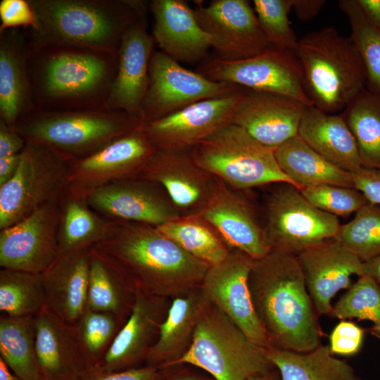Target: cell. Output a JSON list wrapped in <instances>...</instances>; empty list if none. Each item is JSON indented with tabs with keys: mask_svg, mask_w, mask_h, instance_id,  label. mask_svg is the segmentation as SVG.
<instances>
[{
	"mask_svg": "<svg viewBox=\"0 0 380 380\" xmlns=\"http://www.w3.org/2000/svg\"><path fill=\"white\" fill-rule=\"evenodd\" d=\"M27 65L36 108H99L106 106L111 90L118 51L37 44L28 40Z\"/></svg>",
	"mask_w": 380,
	"mask_h": 380,
	"instance_id": "1",
	"label": "cell"
},
{
	"mask_svg": "<svg viewBox=\"0 0 380 380\" xmlns=\"http://www.w3.org/2000/svg\"><path fill=\"white\" fill-rule=\"evenodd\" d=\"M248 284L272 347L308 352L322 344L319 316L297 255L271 251L255 260Z\"/></svg>",
	"mask_w": 380,
	"mask_h": 380,
	"instance_id": "2",
	"label": "cell"
},
{
	"mask_svg": "<svg viewBox=\"0 0 380 380\" xmlns=\"http://www.w3.org/2000/svg\"><path fill=\"white\" fill-rule=\"evenodd\" d=\"M95 247L116 260L137 289L166 298L200 288L210 267L156 227L144 223L118 221Z\"/></svg>",
	"mask_w": 380,
	"mask_h": 380,
	"instance_id": "3",
	"label": "cell"
},
{
	"mask_svg": "<svg viewBox=\"0 0 380 380\" xmlns=\"http://www.w3.org/2000/svg\"><path fill=\"white\" fill-rule=\"evenodd\" d=\"M37 20L28 40L118 51L127 30L146 15L140 0H28Z\"/></svg>",
	"mask_w": 380,
	"mask_h": 380,
	"instance_id": "4",
	"label": "cell"
},
{
	"mask_svg": "<svg viewBox=\"0 0 380 380\" xmlns=\"http://www.w3.org/2000/svg\"><path fill=\"white\" fill-rule=\"evenodd\" d=\"M295 53L300 63L306 94L312 106L336 114L366 89L362 58L351 39L328 26L298 39Z\"/></svg>",
	"mask_w": 380,
	"mask_h": 380,
	"instance_id": "5",
	"label": "cell"
},
{
	"mask_svg": "<svg viewBox=\"0 0 380 380\" xmlns=\"http://www.w3.org/2000/svg\"><path fill=\"white\" fill-rule=\"evenodd\" d=\"M142 125L139 119L126 112L106 106L57 111L35 108L23 115L14 129L26 141L44 145L75 160Z\"/></svg>",
	"mask_w": 380,
	"mask_h": 380,
	"instance_id": "6",
	"label": "cell"
},
{
	"mask_svg": "<svg viewBox=\"0 0 380 380\" xmlns=\"http://www.w3.org/2000/svg\"><path fill=\"white\" fill-rule=\"evenodd\" d=\"M267 349L253 343L229 317L208 303L189 349L173 366H195L215 380H247L274 368Z\"/></svg>",
	"mask_w": 380,
	"mask_h": 380,
	"instance_id": "7",
	"label": "cell"
},
{
	"mask_svg": "<svg viewBox=\"0 0 380 380\" xmlns=\"http://www.w3.org/2000/svg\"><path fill=\"white\" fill-rule=\"evenodd\" d=\"M189 153L200 167L234 190L280 183L299 189L281 169L274 151L236 125H227Z\"/></svg>",
	"mask_w": 380,
	"mask_h": 380,
	"instance_id": "8",
	"label": "cell"
},
{
	"mask_svg": "<svg viewBox=\"0 0 380 380\" xmlns=\"http://www.w3.org/2000/svg\"><path fill=\"white\" fill-rule=\"evenodd\" d=\"M72 161L49 147L26 141L15 174L0 186V229L60 196L68 186Z\"/></svg>",
	"mask_w": 380,
	"mask_h": 380,
	"instance_id": "9",
	"label": "cell"
},
{
	"mask_svg": "<svg viewBox=\"0 0 380 380\" xmlns=\"http://www.w3.org/2000/svg\"><path fill=\"white\" fill-rule=\"evenodd\" d=\"M262 225L271 251L298 255L334 238L341 224L336 216L309 203L297 187L280 183L267 198Z\"/></svg>",
	"mask_w": 380,
	"mask_h": 380,
	"instance_id": "10",
	"label": "cell"
},
{
	"mask_svg": "<svg viewBox=\"0 0 380 380\" xmlns=\"http://www.w3.org/2000/svg\"><path fill=\"white\" fill-rule=\"evenodd\" d=\"M199 73L210 80L257 91L283 95L313 106L305 89L300 63L295 51L272 45L253 57L236 61L205 59Z\"/></svg>",
	"mask_w": 380,
	"mask_h": 380,
	"instance_id": "11",
	"label": "cell"
},
{
	"mask_svg": "<svg viewBox=\"0 0 380 380\" xmlns=\"http://www.w3.org/2000/svg\"><path fill=\"white\" fill-rule=\"evenodd\" d=\"M185 68L161 51H154L148 66V84L142 106L144 124L196 102L240 89Z\"/></svg>",
	"mask_w": 380,
	"mask_h": 380,
	"instance_id": "12",
	"label": "cell"
},
{
	"mask_svg": "<svg viewBox=\"0 0 380 380\" xmlns=\"http://www.w3.org/2000/svg\"><path fill=\"white\" fill-rule=\"evenodd\" d=\"M240 89L189 105L144 125L158 151H190L194 146L232 124L237 106L246 93Z\"/></svg>",
	"mask_w": 380,
	"mask_h": 380,
	"instance_id": "13",
	"label": "cell"
},
{
	"mask_svg": "<svg viewBox=\"0 0 380 380\" xmlns=\"http://www.w3.org/2000/svg\"><path fill=\"white\" fill-rule=\"evenodd\" d=\"M254 259L231 249L227 257L208 268L201 289L210 303L229 317L253 343L272 346L255 310L248 279Z\"/></svg>",
	"mask_w": 380,
	"mask_h": 380,
	"instance_id": "14",
	"label": "cell"
},
{
	"mask_svg": "<svg viewBox=\"0 0 380 380\" xmlns=\"http://www.w3.org/2000/svg\"><path fill=\"white\" fill-rule=\"evenodd\" d=\"M157 149L144 125L71 163L67 188L87 196L110 183L139 177Z\"/></svg>",
	"mask_w": 380,
	"mask_h": 380,
	"instance_id": "15",
	"label": "cell"
},
{
	"mask_svg": "<svg viewBox=\"0 0 380 380\" xmlns=\"http://www.w3.org/2000/svg\"><path fill=\"white\" fill-rule=\"evenodd\" d=\"M61 196L0 229L1 268L42 274L53 262L58 253Z\"/></svg>",
	"mask_w": 380,
	"mask_h": 380,
	"instance_id": "16",
	"label": "cell"
},
{
	"mask_svg": "<svg viewBox=\"0 0 380 380\" xmlns=\"http://www.w3.org/2000/svg\"><path fill=\"white\" fill-rule=\"evenodd\" d=\"M194 10L201 27L212 36L220 58L246 59L270 46L247 0H214Z\"/></svg>",
	"mask_w": 380,
	"mask_h": 380,
	"instance_id": "17",
	"label": "cell"
},
{
	"mask_svg": "<svg viewBox=\"0 0 380 380\" xmlns=\"http://www.w3.org/2000/svg\"><path fill=\"white\" fill-rule=\"evenodd\" d=\"M87 201L97 213L114 221L158 227L180 217L163 188L141 177L99 187L87 196Z\"/></svg>",
	"mask_w": 380,
	"mask_h": 380,
	"instance_id": "18",
	"label": "cell"
},
{
	"mask_svg": "<svg viewBox=\"0 0 380 380\" xmlns=\"http://www.w3.org/2000/svg\"><path fill=\"white\" fill-rule=\"evenodd\" d=\"M139 177L160 185L180 216L198 215L217 183L194 162L189 151L157 150Z\"/></svg>",
	"mask_w": 380,
	"mask_h": 380,
	"instance_id": "19",
	"label": "cell"
},
{
	"mask_svg": "<svg viewBox=\"0 0 380 380\" xmlns=\"http://www.w3.org/2000/svg\"><path fill=\"white\" fill-rule=\"evenodd\" d=\"M168 299L137 289L130 315L105 355L94 367L116 372L146 363L157 340L160 324L166 316Z\"/></svg>",
	"mask_w": 380,
	"mask_h": 380,
	"instance_id": "20",
	"label": "cell"
},
{
	"mask_svg": "<svg viewBox=\"0 0 380 380\" xmlns=\"http://www.w3.org/2000/svg\"><path fill=\"white\" fill-rule=\"evenodd\" d=\"M297 257L319 316H330L336 293L351 286L353 275L364 274L363 262L334 238L306 248Z\"/></svg>",
	"mask_w": 380,
	"mask_h": 380,
	"instance_id": "21",
	"label": "cell"
},
{
	"mask_svg": "<svg viewBox=\"0 0 380 380\" xmlns=\"http://www.w3.org/2000/svg\"><path fill=\"white\" fill-rule=\"evenodd\" d=\"M198 215L216 230L230 249L241 251L254 260L271 251L262 223L252 205L239 191L220 179L212 197Z\"/></svg>",
	"mask_w": 380,
	"mask_h": 380,
	"instance_id": "22",
	"label": "cell"
},
{
	"mask_svg": "<svg viewBox=\"0 0 380 380\" xmlns=\"http://www.w3.org/2000/svg\"><path fill=\"white\" fill-rule=\"evenodd\" d=\"M309 107L280 94L247 89L232 120L262 144L275 150L298 136L303 115Z\"/></svg>",
	"mask_w": 380,
	"mask_h": 380,
	"instance_id": "23",
	"label": "cell"
},
{
	"mask_svg": "<svg viewBox=\"0 0 380 380\" xmlns=\"http://www.w3.org/2000/svg\"><path fill=\"white\" fill-rule=\"evenodd\" d=\"M155 44L152 34L147 31L146 18L144 15L122 39L117 73L106 108L126 112L142 122V106L148 84V66Z\"/></svg>",
	"mask_w": 380,
	"mask_h": 380,
	"instance_id": "24",
	"label": "cell"
},
{
	"mask_svg": "<svg viewBox=\"0 0 380 380\" xmlns=\"http://www.w3.org/2000/svg\"><path fill=\"white\" fill-rule=\"evenodd\" d=\"M152 36L161 51L180 63L205 58L214 42L200 25L194 8L184 0H152Z\"/></svg>",
	"mask_w": 380,
	"mask_h": 380,
	"instance_id": "25",
	"label": "cell"
},
{
	"mask_svg": "<svg viewBox=\"0 0 380 380\" xmlns=\"http://www.w3.org/2000/svg\"><path fill=\"white\" fill-rule=\"evenodd\" d=\"M34 318L36 350L44 380H81L89 368L73 325L46 306Z\"/></svg>",
	"mask_w": 380,
	"mask_h": 380,
	"instance_id": "26",
	"label": "cell"
},
{
	"mask_svg": "<svg viewBox=\"0 0 380 380\" xmlns=\"http://www.w3.org/2000/svg\"><path fill=\"white\" fill-rule=\"evenodd\" d=\"M28 38L23 28L0 32V120L14 129L35 108L27 65Z\"/></svg>",
	"mask_w": 380,
	"mask_h": 380,
	"instance_id": "27",
	"label": "cell"
},
{
	"mask_svg": "<svg viewBox=\"0 0 380 380\" xmlns=\"http://www.w3.org/2000/svg\"><path fill=\"white\" fill-rule=\"evenodd\" d=\"M90 250L58 255L42 273L45 306L72 325L87 308Z\"/></svg>",
	"mask_w": 380,
	"mask_h": 380,
	"instance_id": "28",
	"label": "cell"
},
{
	"mask_svg": "<svg viewBox=\"0 0 380 380\" xmlns=\"http://www.w3.org/2000/svg\"><path fill=\"white\" fill-rule=\"evenodd\" d=\"M208 303L201 287L172 298L145 365L160 369L173 366L189 349Z\"/></svg>",
	"mask_w": 380,
	"mask_h": 380,
	"instance_id": "29",
	"label": "cell"
},
{
	"mask_svg": "<svg viewBox=\"0 0 380 380\" xmlns=\"http://www.w3.org/2000/svg\"><path fill=\"white\" fill-rule=\"evenodd\" d=\"M298 135L315 151L338 167L354 172L362 167L355 139L342 115L309 106Z\"/></svg>",
	"mask_w": 380,
	"mask_h": 380,
	"instance_id": "30",
	"label": "cell"
},
{
	"mask_svg": "<svg viewBox=\"0 0 380 380\" xmlns=\"http://www.w3.org/2000/svg\"><path fill=\"white\" fill-rule=\"evenodd\" d=\"M118 222L94 210L87 196L66 188L60 198L58 255L91 249L112 233Z\"/></svg>",
	"mask_w": 380,
	"mask_h": 380,
	"instance_id": "31",
	"label": "cell"
},
{
	"mask_svg": "<svg viewBox=\"0 0 380 380\" xmlns=\"http://www.w3.org/2000/svg\"><path fill=\"white\" fill-rule=\"evenodd\" d=\"M137 289L111 256L94 247L89 253L87 308L127 318Z\"/></svg>",
	"mask_w": 380,
	"mask_h": 380,
	"instance_id": "32",
	"label": "cell"
},
{
	"mask_svg": "<svg viewBox=\"0 0 380 380\" xmlns=\"http://www.w3.org/2000/svg\"><path fill=\"white\" fill-rule=\"evenodd\" d=\"M274 151L281 169L300 190L322 184L355 188L352 172L327 160L298 135Z\"/></svg>",
	"mask_w": 380,
	"mask_h": 380,
	"instance_id": "33",
	"label": "cell"
},
{
	"mask_svg": "<svg viewBox=\"0 0 380 380\" xmlns=\"http://www.w3.org/2000/svg\"><path fill=\"white\" fill-rule=\"evenodd\" d=\"M267 354L281 380H361L349 364L334 355L327 345L321 344L308 352L270 347Z\"/></svg>",
	"mask_w": 380,
	"mask_h": 380,
	"instance_id": "34",
	"label": "cell"
},
{
	"mask_svg": "<svg viewBox=\"0 0 380 380\" xmlns=\"http://www.w3.org/2000/svg\"><path fill=\"white\" fill-rule=\"evenodd\" d=\"M34 317L0 315V358L22 380H44L36 350Z\"/></svg>",
	"mask_w": 380,
	"mask_h": 380,
	"instance_id": "35",
	"label": "cell"
},
{
	"mask_svg": "<svg viewBox=\"0 0 380 380\" xmlns=\"http://www.w3.org/2000/svg\"><path fill=\"white\" fill-rule=\"evenodd\" d=\"M341 115L355 139L362 167L380 170V94L365 89Z\"/></svg>",
	"mask_w": 380,
	"mask_h": 380,
	"instance_id": "36",
	"label": "cell"
},
{
	"mask_svg": "<svg viewBox=\"0 0 380 380\" xmlns=\"http://www.w3.org/2000/svg\"><path fill=\"white\" fill-rule=\"evenodd\" d=\"M156 227L189 254L210 266L223 261L231 250L199 215L180 216Z\"/></svg>",
	"mask_w": 380,
	"mask_h": 380,
	"instance_id": "37",
	"label": "cell"
},
{
	"mask_svg": "<svg viewBox=\"0 0 380 380\" xmlns=\"http://www.w3.org/2000/svg\"><path fill=\"white\" fill-rule=\"evenodd\" d=\"M44 306L42 274L1 268V314L12 317H35Z\"/></svg>",
	"mask_w": 380,
	"mask_h": 380,
	"instance_id": "38",
	"label": "cell"
},
{
	"mask_svg": "<svg viewBox=\"0 0 380 380\" xmlns=\"http://www.w3.org/2000/svg\"><path fill=\"white\" fill-rule=\"evenodd\" d=\"M338 6L350 23V38L365 65L366 89L380 94V30L367 20L356 0H341Z\"/></svg>",
	"mask_w": 380,
	"mask_h": 380,
	"instance_id": "39",
	"label": "cell"
},
{
	"mask_svg": "<svg viewBox=\"0 0 380 380\" xmlns=\"http://www.w3.org/2000/svg\"><path fill=\"white\" fill-rule=\"evenodd\" d=\"M127 318L87 308L73 324L89 368L98 365Z\"/></svg>",
	"mask_w": 380,
	"mask_h": 380,
	"instance_id": "40",
	"label": "cell"
},
{
	"mask_svg": "<svg viewBox=\"0 0 380 380\" xmlns=\"http://www.w3.org/2000/svg\"><path fill=\"white\" fill-rule=\"evenodd\" d=\"M330 316L341 320L369 321L372 327L369 332L380 340V286L369 276L358 277L333 305Z\"/></svg>",
	"mask_w": 380,
	"mask_h": 380,
	"instance_id": "41",
	"label": "cell"
},
{
	"mask_svg": "<svg viewBox=\"0 0 380 380\" xmlns=\"http://www.w3.org/2000/svg\"><path fill=\"white\" fill-rule=\"evenodd\" d=\"M362 262L380 254V205L369 203L355 217L341 224L334 236Z\"/></svg>",
	"mask_w": 380,
	"mask_h": 380,
	"instance_id": "42",
	"label": "cell"
},
{
	"mask_svg": "<svg viewBox=\"0 0 380 380\" xmlns=\"http://www.w3.org/2000/svg\"><path fill=\"white\" fill-rule=\"evenodd\" d=\"M253 9L270 45L295 51L298 39L290 25L293 0H254Z\"/></svg>",
	"mask_w": 380,
	"mask_h": 380,
	"instance_id": "43",
	"label": "cell"
},
{
	"mask_svg": "<svg viewBox=\"0 0 380 380\" xmlns=\"http://www.w3.org/2000/svg\"><path fill=\"white\" fill-rule=\"evenodd\" d=\"M303 196L312 205L336 217H346L356 213L369 202L355 188L331 184L303 187Z\"/></svg>",
	"mask_w": 380,
	"mask_h": 380,
	"instance_id": "44",
	"label": "cell"
},
{
	"mask_svg": "<svg viewBox=\"0 0 380 380\" xmlns=\"http://www.w3.org/2000/svg\"><path fill=\"white\" fill-rule=\"evenodd\" d=\"M366 330L348 319L341 320L329 335V348L334 355L351 356L361 349Z\"/></svg>",
	"mask_w": 380,
	"mask_h": 380,
	"instance_id": "45",
	"label": "cell"
},
{
	"mask_svg": "<svg viewBox=\"0 0 380 380\" xmlns=\"http://www.w3.org/2000/svg\"><path fill=\"white\" fill-rule=\"evenodd\" d=\"M0 19V32L13 28L37 29V20L28 0H1Z\"/></svg>",
	"mask_w": 380,
	"mask_h": 380,
	"instance_id": "46",
	"label": "cell"
},
{
	"mask_svg": "<svg viewBox=\"0 0 380 380\" xmlns=\"http://www.w3.org/2000/svg\"><path fill=\"white\" fill-rule=\"evenodd\" d=\"M162 369L152 366H140L116 372L89 368L81 380H158Z\"/></svg>",
	"mask_w": 380,
	"mask_h": 380,
	"instance_id": "47",
	"label": "cell"
},
{
	"mask_svg": "<svg viewBox=\"0 0 380 380\" xmlns=\"http://www.w3.org/2000/svg\"><path fill=\"white\" fill-rule=\"evenodd\" d=\"M352 173L355 188L369 203L380 205V170L362 167Z\"/></svg>",
	"mask_w": 380,
	"mask_h": 380,
	"instance_id": "48",
	"label": "cell"
},
{
	"mask_svg": "<svg viewBox=\"0 0 380 380\" xmlns=\"http://www.w3.org/2000/svg\"><path fill=\"white\" fill-rule=\"evenodd\" d=\"M25 144L15 129L0 120V158L20 154Z\"/></svg>",
	"mask_w": 380,
	"mask_h": 380,
	"instance_id": "49",
	"label": "cell"
},
{
	"mask_svg": "<svg viewBox=\"0 0 380 380\" xmlns=\"http://www.w3.org/2000/svg\"><path fill=\"white\" fill-rule=\"evenodd\" d=\"M325 0H293V9L302 21L314 18L326 4Z\"/></svg>",
	"mask_w": 380,
	"mask_h": 380,
	"instance_id": "50",
	"label": "cell"
},
{
	"mask_svg": "<svg viewBox=\"0 0 380 380\" xmlns=\"http://www.w3.org/2000/svg\"><path fill=\"white\" fill-rule=\"evenodd\" d=\"M20 158V153L0 158V186L10 181L15 174Z\"/></svg>",
	"mask_w": 380,
	"mask_h": 380,
	"instance_id": "51",
	"label": "cell"
},
{
	"mask_svg": "<svg viewBox=\"0 0 380 380\" xmlns=\"http://www.w3.org/2000/svg\"><path fill=\"white\" fill-rule=\"evenodd\" d=\"M367 20L380 30V0H356Z\"/></svg>",
	"mask_w": 380,
	"mask_h": 380,
	"instance_id": "52",
	"label": "cell"
},
{
	"mask_svg": "<svg viewBox=\"0 0 380 380\" xmlns=\"http://www.w3.org/2000/svg\"><path fill=\"white\" fill-rule=\"evenodd\" d=\"M161 369V374L158 380H215L213 377H205L186 370L172 373V370H170L169 367Z\"/></svg>",
	"mask_w": 380,
	"mask_h": 380,
	"instance_id": "53",
	"label": "cell"
},
{
	"mask_svg": "<svg viewBox=\"0 0 380 380\" xmlns=\"http://www.w3.org/2000/svg\"><path fill=\"white\" fill-rule=\"evenodd\" d=\"M363 275L372 277L380 286V254L375 258L363 262Z\"/></svg>",
	"mask_w": 380,
	"mask_h": 380,
	"instance_id": "54",
	"label": "cell"
},
{
	"mask_svg": "<svg viewBox=\"0 0 380 380\" xmlns=\"http://www.w3.org/2000/svg\"><path fill=\"white\" fill-rule=\"evenodd\" d=\"M0 380H22L13 374L0 358Z\"/></svg>",
	"mask_w": 380,
	"mask_h": 380,
	"instance_id": "55",
	"label": "cell"
},
{
	"mask_svg": "<svg viewBox=\"0 0 380 380\" xmlns=\"http://www.w3.org/2000/svg\"><path fill=\"white\" fill-rule=\"evenodd\" d=\"M247 380H281L279 379L274 374H273L272 370L263 374H255Z\"/></svg>",
	"mask_w": 380,
	"mask_h": 380,
	"instance_id": "56",
	"label": "cell"
}]
</instances>
